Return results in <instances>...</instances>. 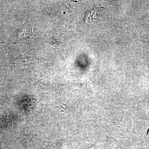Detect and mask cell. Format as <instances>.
Returning <instances> with one entry per match:
<instances>
[{
	"label": "cell",
	"instance_id": "obj_1",
	"mask_svg": "<svg viewBox=\"0 0 149 149\" xmlns=\"http://www.w3.org/2000/svg\"><path fill=\"white\" fill-rule=\"evenodd\" d=\"M33 28L31 24L25 23L16 30L15 37L17 40H24L32 35Z\"/></svg>",
	"mask_w": 149,
	"mask_h": 149
}]
</instances>
